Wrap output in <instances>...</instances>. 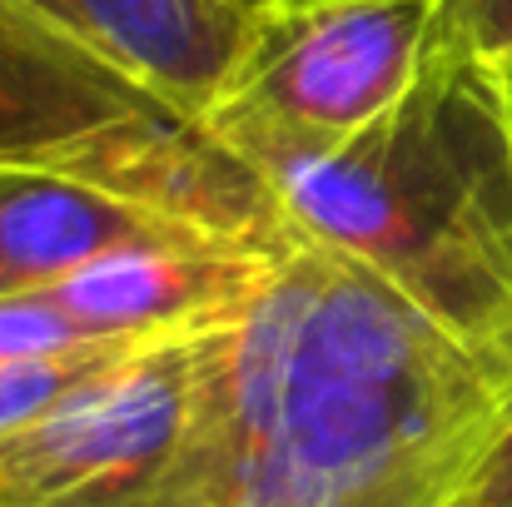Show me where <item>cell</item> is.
<instances>
[{"label": "cell", "mask_w": 512, "mask_h": 507, "mask_svg": "<svg viewBox=\"0 0 512 507\" xmlns=\"http://www.w3.org/2000/svg\"><path fill=\"white\" fill-rule=\"evenodd\" d=\"M498 70H503V95H508V115H512V55L498 65Z\"/></svg>", "instance_id": "obj_14"}, {"label": "cell", "mask_w": 512, "mask_h": 507, "mask_svg": "<svg viewBox=\"0 0 512 507\" xmlns=\"http://www.w3.org/2000/svg\"><path fill=\"white\" fill-rule=\"evenodd\" d=\"M289 254L224 239L140 244L105 254L40 294L85 338L194 334L234 319Z\"/></svg>", "instance_id": "obj_6"}, {"label": "cell", "mask_w": 512, "mask_h": 507, "mask_svg": "<svg viewBox=\"0 0 512 507\" xmlns=\"http://www.w3.org/2000/svg\"><path fill=\"white\" fill-rule=\"evenodd\" d=\"M214 239L80 179L0 169V299L40 294L65 274L140 244ZM229 244V239H224Z\"/></svg>", "instance_id": "obj_7"}, {"label": "cell", "mask_w": 512, "mask_h": 507, "mask_svg": "<svg viewBox=\"0 0 512 507\" xmlns=\"http://www.w3.org/2000/svg\"><path fill=\"white\" fill-rule=\"evenodd\" d=\"M0 169L80 179L229 244H304L274 184L194 110L20 0H0Z\"/></svg>", "instance_id": "obj_3"}, {"label": "cell", "mask_w": 512, "mask_h": 507, "mask_svg": "<svg viewBox=\"0 0 512 507\" xmlns=\"http://www.w3.org/2000/svg\"><path fill=\"white\" fill-rule=\"evenodd\" d=\"M204 120L249 30L239 0H20Z\"/></svg>", "instance_id": "obj_8"}, {"label": "cell", "mask_w": 512, "mask_h": 507, "mask_svg": "<svg viewBox=\"0 0 512 507\" xmlns=\"http://www.w3.org/2000/svg\"><path fill=\"white\" fill-rule=\"evenodd\" d=\"M443 35L468 55L503 65L512 55V0H443Z\"/></svg>", "instance_id": "obj_11"}, {"label": "cell", "mask_w": 512, "mask_h": 507, "mask_svg": "<svg viewBox=\"0 0 512 507\" xmlns=\"http://www.w3.org/2000/svg\"><path fill=\"white\" fill-rule=\"evenodd\" d=\"M95 343L85 338L45 294H20V299H0V363L5 358H35V353H65Z\"/></svg>", "instance_id": "obj_10"}, {"label": "cell", "mask_w": 512, "mask_h": 507, "mask_svg": "<svg viewBox=\"0 0 512 507\" xmlns=\"http://www.w3.org/2000/svg\"><path fill=\"white\" fill-rule=\"evenodd\" d=\"M259 174L304 239L358 259L453 338L512 358V115L498 65L443 35L383 120Z\"/></svg>", "instance_id": "obj_2"}, {"label": "cell", "mask_w": 512, "mask_h": 507, "mask_svg": "<svg viewBox=\"0 0 512 507\" xmlns=\"http://www.w3.org/2000/svg\"><path fill=\"white\" fill-rule=\"evenodd\" d=\"M239 5H244V10L254 15V10H279V5H309V0H239Z\"/></svg>", "instance_id": "obj_13"}, {"label": "cell", "mask_w": 512, "mask_h": 507, "mask_svg": "<svg viewBox=\"0 0 512 507\" xmlns=\"http://www.w3.org/2000/svg\"><path fill=\"white\" fill-rule=\"evenodd\" d=\"M443 0H309L254 10L204 125L249 165L319 155L383 120L428 70Z\"/></svg>", "instance_id": "obj_4"}, {"label": "cell", "mask_w": 512, "mask_h": 507, "mask_svg": "<svg viewBox=\"0 0 512 507\" xmlns=\"http://www.w3.org/2000/svg\"><path fill=\"white\" fill-rule=\"evenodd\" d=\"M512 428V358L304 239L194 348V428L135 507H393L478 483Z\"/></svg>", "instance_id": "obj_1"}, {"label": "cell", "mask_w": 512, "mask_h": 507, "mask_svg": "<svg viewBox=\"0 0 512 507\" xmlns=\"http://www.w3.org/2000/svg\"><path fill=\"white\" fill-rule=\"evenodd\" d=\"M468 507H512V428L503 433V443L493 448V458L483 463Z\"/></svg>", "instance_id": "obj_12"}, {"label": "cell", "mask_w": 512, "mask_h": 507, "mask_svg": "<svg viewBox=\"0 0 512 507\" xmlns=\"http://www.w3.org/2000/svg\"><path fill=\"white\" fill-rule=\"evenodd\" d=\"M199 334L115 363L25 433L0 438V507H135L150 498L194 428Z\"/></svg>", "instance_id": "obj_5"}, {"label": "cell", "mask_w": 512, "mask_h": 507, "mask_svg": "<svg viewBox=\"0 0 512 507\" xmlns=\"http://www.w3.org/2000/svg\"><path fill=\"white\" fill-rule=\"evenodd\" d=\"M165 338H179V334H165ZM165 338H95V343H80V348H65V353L5 358L0 363V438L25 433L30 423L55 413L65 398L90 388L100 373H110L115 363H125V358H135V353H145V348H155Z\"/></svg>", "instance_id": "obj_9"}]
</instances>
